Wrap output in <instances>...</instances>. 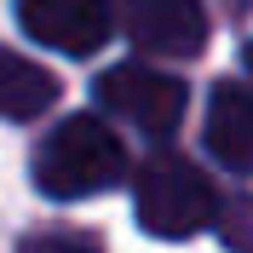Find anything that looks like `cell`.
Returning a JSON list of instances; mask_svg holds the SVG:
<instances>
[{
  "mask_svg": "<svg viewBox=\"0 0 253 253\" xmlns=\"http://www.w3.org/2000/svg\"><path fill=\"white\" fill-rule=\"evenodd\" d=\"M207 156L224 161L230 173H253V86L242 81H219L207 98Z\"/></svg>",
  "mask_w": 253,
  "mask_h": 253,
  "instance_id": "6",
  "label": "cell"
},
{
  "mask_svg": "<svg viewBox=\"0 0 253 253\" xmlns=\"http://www.w3.org/2000/svg\"><path fill=\"white\" fill-rule=\"evenodd\" d=\"M17 253H104L92 230H35Z\"/></svg>",
  "mask_w": 253,
  "mask_h": 253,
  "instance_id": "9",
  "label": "cell"
},
{
  "mask_svg": "<svg viewBox=\"0 0 253 253\" xmlns=\"http://www.w3.org/2000/svg\"><path fill=\"white\" fill-rule=\"evenodd\" d=\"M92 98L98 110L121 115L126 126H138L144 138H173L178 121L190 110V86L156 63H115L92 81Z\"/></svg>",
  "mask_w": 253,
  "mask_h": 253,
  "instance_id": "3",
  "label": "cell"
},
{
  "mask_svg": "<svg viewBox=\"0 0 253 253\" xmlns=\"http://www.w3.org/2000/svg\"><path fill=\"white\" fill-rule=\"evenodd\" d=\"M17 17H23V35H29V41L63 52V58L98 52L115 35V23H121L110 0H23Z\"/></svg>",
  "mask_w": 253,
  "mask_h": 253,
  "instance_id": "4",
  "label": "cell"
},
{
  "mask_svg": "<svg viewBox=\"0 0 253 253\" xmlns=\"http://www.w3.org/2000/svg\"><path fill=\"white\" fill-rule=\"evenodd\" d=\"M132 207H138V224L150 236L178 242V236H196V230H207L219 219V190L190 156L161 150L132 178Z\"/></svg>",
  "mask_w": 253,
  "mask_h": 253,
  "instance_id": "2",
  "label": "cell"
},
{
  "mask_svg": "<svg viewBox=\"0 0 253 253\" xmlns=\"http://www.w3.org/2000/svg\"><path fill=\"white\" fill-rule=\"evenodd\" d=\"M58 104V75L46 63L0 46V121H41Z\"/></svg>",
  "mask_w": 253,
  "mask_h": 253,
  "instance_id": "7",
  "label": "cell"
},
{
  "mask_svg": "<svg viewBox=\"0 0 253 253\" xmlns=\"http://www.w3.org/2000/svg\"><path fill=\"white\" fill-rule=\"evenodd\" d=\"M242 63H248V75H253V41H248V52H242Z\"/></svg>",
  "mask_w": 253,
  "mask_h": 253,
  "instance_id": "10",
  "label": "cell"
},
{
  "mask_svg": "<svg viewBox=\"0 0 253 253\" xmlns=\"http://www.w3.org/2000/svg\"><path fill=\"white\" fill-rule=\"evenodd\" d=\"M219 230L236 253H253V196H230L219 207Z\"/></svg>",
  "mask_w": 253,
  "mask_h": 253,
  "instance_id": "8",
  "label": "cell"
},
{
  "mask_svg": "<svg viewBox=\"0 0 253 253\" xmlns=\"http://www.w3.org/2000/svg\"><path fill=\"white\" fill-rule=\"evenodd\" d=\"M126 178V144L104 115H63L35 150V184L52 202H81Z\"/></svg>",
  "mask_w": 253,
  "mask_h": 253,
  "instance_id": "1",
  "label": "cell"
},
{
  "mask_svg": "<svg viewBox=\"0 0 253 253\" xmlns=\"http://www.w3.org/2000/svg\"><path fill=\"white\" fill-rule=\"evenodd\" d=\"M121 29L150 58H196L207 46L202 0H121Z\"/></svg>",
  "mask_w": 253,
  "mask_h": 253,
  "instance_id": "5",
  "label": "cell"
}]
</instances>
